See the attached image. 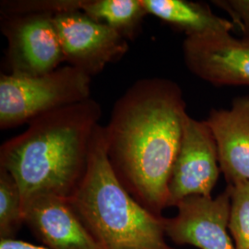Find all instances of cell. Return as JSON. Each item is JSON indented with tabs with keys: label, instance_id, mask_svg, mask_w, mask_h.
<instances>
[{
	"label": "cell",
	"instance_id": "obj_1",
	"mask_svg": "<svg viewBox=\"0 0 249 249\" xmlns=\"http://www.w3.org/2000/svg\"><path fill=\"white\" fill-rule=\"evenodd\" d=\"M183 90L165 78L137 80L117 99L104 126L112 168L152 213L169 207L170 178L187 115Z\"/></svg>",
	"mask_w": 249,
	"mask_h": 249
},
{
	"label": "cell",
	"instance_id": "obj_2",
	"mask_svg": "<svg viewBox=\"0 0 249 249\" xmlns=\"http://www.w3.org/2000/svg\"><path fill=\"white\" fill-rule=\"evenodd\" d=\"M102 107L94 99L37 116L26 130L0 148V167L16 180L22 202L30 196L53 194L70 198L89 163Z\"/></svg>",
	"mask_w": 249,
	"mask_h": 249
},
{
	"label": "cell",
	"instance_id": "obj_3",
	"mask_svg": "<svg viewBox=\"0 0 249 249\" xmlns=\"http://www.w3.org/2000/svg\"><path fill=\"white\" fill-rule=\"evenodd\" d=\"M69 200L99 249H176L165 240L166 218L140 204L116 177L101 124L85 176Z\"/></svg>",
	"mask_w": 249,
	"mask_h": 249
},
{
	"label": "cell",
	"instance_id": "obj_4",
	"mask_svg": "<svg viewBox=\"0 0 249 249\" xmlns=\"http://www.w3.org/2000/svg\"><path fill=\"white\" fill-rule=\"evenodd\" d=\"M91 77L72 66L39 76L0 75V128L29 123L37 116L90 98Z\"/></svg>",
	"mask_w": 249,
	"mask_h": 249
},
{
	"label": "cell",
	"instance_id": "obj_5",
	"mask_svg": "<svg viewBox=\"0 0 249 249\" xmlns=\"http://www.w3.org/2000/svg\"><path fill=\"white\" fill-rule=\"evenodd\" d=\"M51 14L4 15L1 30L8 40L9 74L39 76L65 62Z\"/></svg>",
	"mask_w": 249,
	"mask_h": 249
},
{
	"label": "cell",
	"instance_id": "obj_6",
	"mask_svg": "<svg viewBox=\"0 0 249 249\" xmlns=\"http://www.w3.org/2000/svg\"><path fill=\"white\" fill-rule=\"evenodd\" d=\"M221 173L217 144L210 126L187 114L170 178L169 207L190 196L213 197Z\"/></svg>",
	"mask_w": 249,
	"mask_h": 249
},
{
	"label": "cell",
	"instance_id": "obj_7",
	"mask_svg": "<svg viewBox=\"0 0 249 249\" xmlns=\"http://www.w3.org/2000/svg\"><path fill=\"white\" fill-rule=\"evenodd\" d=\"M53 21L65 62L90 77L122 58L129 49L127 40L119 33L81 10L56 14Z\"/></svg>",
	"mask_w": 249,
	"mask_h": 249
},
{
	"label": "cell",
	"instance_id": "obj_8",
	"mask_svg": "<svg viewBox=\"0 0 249 249\" xmlns=\"http://www.w3.org/2000/svg\"><path fill=\"white\" fill-rule=\"evenodd\" d=\"M182 51L197 78L214 86H249V39L231 33L187 36Z\"/></svg>",
	"mask_w": 249,
	"mask_h": 249
},
{
	"label": "cell",
	"instance_id": "obj_9",
	"mask_svg": "<svg viewBox=\"0 0 249 249\" xmlns=\"http://www.w3.org/2000/svg\"><path fill=\"white\" fill-rule=\"evenodd\" d=\"M176 207L178 214L165 219V234L174 243L199 249H235L227 232L231 208L228 188L214 198L188 196Z\"/></svg>",
	"mask_w": 249,
	"mask_h": 249
},
{
	"label": "cell",
	"instance_id": "obj_10",
	"mask_svg": "<svg viewBox=\"0 0 249 249\" xmlns=\"http://www.w3.org/2000/svg\"><path fill=\"white\" fill-rule=\"evenodd\" d=\"M23 220L48 249H99L70 200L39 194L23 200Z\"/></svg>",
	"mask_w": 249,
	"mask_h": 249
},
{
	"label": "cell",
	"instance_id": "obj_11",
	"mask_svg": "<svg viewBox=\"0 0 249 249\" xmlns=\"http://www.w3.org/2000/svg\"><path fill=\"white\" fill-rule=\"evenodd\" d=\"M205 121L213 134L228 186L249 181V96L233 99L228 109H213Z\"/></svg>",
	"mask_w": 249,
	"mask_h": 249
},
{
	"label": "cell",
	"instance_id": "obj_12",
	"mask_svg": "<svg viewBox=\"0 0 249 249\" xmlns=\"http://www.w3.org/2000/svg\"><path fill=\"white\" fill-rule=\"evenodd\" d=\"M147 14L171 26L180 29L187 36L212 33H231L235 25L231 19L214 14L206 4L186 0H141Z\"/></svg>",
	"mask_w": 249,
	"mask_h": 249
},
{
	"label": "cell",
	"instance_id": "obj_13",
	"mask_svg": "<svg viewBox=\"0 0 249 249\" xmlns=\"http://www.w3.org/2000/svg\"><path fill=\"white\" fill-rule=\"evenodd\" d=\"M81 11L114 29L126 40L139 35L147 14L141 0H83Z\"/></svg>",
	"mask_w": 249,
	"mask_h": 249
},
{
	"label": "cell",
	"instance_id": "obj_14",
	"mask_svg": "<svg viewBox=\"0 0 249 249\" xmlns=\"http://www.w3.org/2000/svg\"><path fill=\"white\" fill-rule=\"evenodd\" d=\"M23 223L20 189L9 172L0 167V240L15 239Z\"/></svg>",
	"mask_w": 249,
	"mask_h": 249
},
{
	"label": "cell",
	"instance_id": "obj_15",
	"mask_svg": "<svg viewBox=\"0 0 249 249\" xmlns=\"http://www.w3.org/2000/svg\"><path fill=\"white\" fill-rule=\"evenodd\" d=\"M231 208L228 228L235 249H249V181L228 186Z\"/></svg>",
	"mask_w": 249,
	"mask_h": 249
},
{
	"label": "cell",
	"instance_id": "obj_16",
	"mask_svg": "<svg viewBox=\"0 0 249 249\" xmlns=\"http://www.w3.org/2000/svg\"><path fill=\"white\" fill-rule=\"evenodd\" d=\"M83 0H18L1 2L3 15L51 14L81 10Z\"/></svg>",
	"mask_w": 249,
	"mask_h": 249
},
{
	"label": "cell",
	"instance_id": "obj_17",
	"mask_svg": "<svg viewBox=\"0 0 249 249\" xmlns=\"http://www.w3.org/2000/svg\"><path fill=\"white\" fill-rule=\"evenodd\" d=\"M213 3L227 12L233 24L240 28L244 38L249 39V0H214Z\"/></svg>",
	"mask_w": 249,
	"mask_h": 249
},
{
	"label": "cell",
	"instance_id": "obj_18",
	"mask_svg": "<svg viewBox=\"0 0 249 249\" xmlns=\"http://www.w3.org/2000/svg\"><path fill=\"white\" fill-rule=\"evenodd\" d=\"M0 249H48L45 247L36 246L24 241L16 240H0Z\"/></svg>",
	"mask_w": 249,
	"mask_h": 249
}]
</instances>
